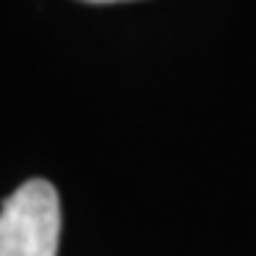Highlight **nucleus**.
<instances>
[{
  "mask_svg": "<svg viewBox=\"0 0 256 256\" xmlns=\"http://www.w3.org/2000/svg\"><path fill=\"white\" fill-rule=\"evenodd\" d=\"M60 199L50 180L32 178L3 202L0 256H58Z\"/></svg>",
  "mask_w": 256,
  "mask_h": 256,
  "instance_id": "nucleus-1",
  "label": "nucleus"
},
{
  "mask_svg": "<svg viewBox=\"0 0 256 256\" xmlns=\"http://www.w3.org/2000/svg\"><path fill=\"white\" fill-rule=\"evenodd\" d=\"M84 3H94V6H108V3H126V0H84Z\"/></svg>",
  "mask_w": 256,
  "mask_h": 256,
  "instance_id": "nucleus-2",
  "label": "nucleus"
}]
</instances>
